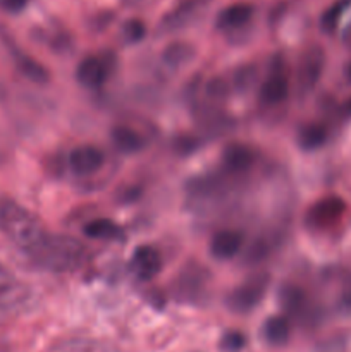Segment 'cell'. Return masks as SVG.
<instances>
[{
  "label": "cell",
  "instance_id": "cell-15",
  "mask_svg": "<svg viewBox=\"0 0 351 352\" xmlns=\"http://www.w3.org/2000/svg\"><path fill=\"white\" fill-rule=\"evenodd\" d=\"M255 7L248 2H236L231 3V6L224 7L219 14H217L215 19V28L220 31H231L241 30V28L248 26L250 21L253 19Z\"/></svg>",
  "mask_w": 351,
  "mask_h": 352
},
{
  "label": "cell",
  "instance_id": "cell-21",
  "mask_svg": "<svg viewBox=\"0 0 351 352\" xmlns=\"http://www.w3.org/2000/svg\"><path fill=\"white\" fill-rule=\"evenodd\" d=\"M195 47L188 41H172L162 52V62L171 69H179L193 60Z\"/></svg>",
  "mask_w": 351,
  "mask_h": 352
},
{
  "label": "cell",
  "instance_id": "cell-25",
  "mask_svg": "<svg viewBox=\"0 0 351 352\" xmlns=\"http://www.w3.org/2000/svg\"><path fill=\"white\" fill-rule=\"evenodd\" d=\"M120 36H123L124 43L127 45L140 43L147 36V24L141 19H138V17H129L120 26Z\"/></svg>",
  "mask_w": 351,
  "mask_h": 352
},
{
  "label": "cell",
  "instance_id": "cell-20",
  "mask_svg": "<svg viewBox=\"0 0 351 352\" xmlns=\"http://www.w3.org/2000/svg\"><path fill=\"white\" fill-rule=\"evenodd\" d=\"M262 336L265 342L272 347H282L288 344L289 336H291V323L286 315L270 316L265 320L262 327Z\"/></svg>",
  "mask_w": 351,
  "mask_h": 352
},
{
  "label": "cell",
  "instance_id": "cell-2",
  "mask_svg": "<svg viewBox=\"0 0 351 352\" xmlns=\"http://www.w3.org/2000/svg\"><path fill=\"white\" fill-rule=\"evenodd\" d=\"M0 234L26 253L47 234V230L34 213L14 199L0 196Z\"/></svg>",
  "mask_w": 351,
  "mask_h": 352
},
{
  "label": "cell",
  "instance_id": "cell-13",
  "mask_svg": "<svg viewBox=\"0 0 351 352\" xmlns=\"http://www.w3.org/2000/svg\"><path fill=\"white\" fill-rule=\"evenodd\" d=\"M129 268L134 277L141 282H148L162 270L160 251L148 244H141L133 251L129 260Z\"/></svg>",
  "mask_w": 351,
  "mask_h": 352
},
{
  "label": "cell",
  "instance_id": "cell-24",
  "mask_svg": "<svg viewBox=\"0 0 351 352\" xmlns=\"http://www.w3.org/2000/svg\"><path fill=\"white\" fill-rule=\"evenodd\" d=\"M350 6L351 0H336V2L322 14V17H320V26H322V30L326 31V33H332L337 28V24H339L343 14L346 12V9Z\"/></svg>",
  "mask_w": 351,
  "mask_h": 352
},
{
  "label": "cell",
  "instance_id": "cell-27",
  "mask_svg": "<svg viewBox=\"0 0 351 352\" xmlns=\"http://www.w3.org/2000/svg\"><path fill=\"white\" fill-rule=\"evenodd\" d=\"M244 346H246V337L241 332H237V330L226 332L219 342V347L222 352H240L244 349Z\"/></svg>",
  "mask_w": 351,
  "mask_h": 352
},
{
  "label": "cell",
  "instance_id": "cell-11",
  "mask_svg": "<svg viewBox=\"0 0 351 352\" xmlns=\"http://www.w3.org/2000/svg\"><path fill=\"white\" fill-rule=\"evenodd\" d=\"M31 292L23 282L17 280L16 275L0 265V309L2 311H16L30 302Z\"/></svg>",
  "mask_w": 351,
  "mask_h": 352
},
{
  "label": "cell",
  "instance_id": "cell-34",
  "mask_svg": "<svg viewBox=\"0 0 351 352\" xmlns=\"http://www.w3.org/2000/svg\"><path fill=\"white\" fill-rule=\"evenodd\" d=\"M350 109H351V102H350Z\"/></svg>",
  "mask_w": 351,
  "mask_h": 352
},
{
  "label": "cell",
  "instance_id": "cell-19",
  "mask_svg": "<svg viewBox=\"0 0 351 352\" xmlns=\"http://www.w3.org/2000/svg\"><path fill=\"white\" fill-rule=\"evenodd\" d=\"M110 141L116 146L117 151L123 155H134L140 153L145 148L147 141L138 133L136 129L129 126H116L110 131Z\"/></svg>",
  "mask_w": 351,
  "mask_h": 352
},
{
  "label": "cell",
  "instance_id": "cell-32",
  "mask_svg": "<svg viewBox=\"0 0 351 352\" xmlns=\"http://www.w3.org/2000/svg\"><path fill=\"white\" fill-rule=\"evenodd\" d=\"M337 306H339L341 313H344V315H351V282L343 289V292H341Z\"/></svg>",
  "mask_w": 351,
  "mask_h": 352
},
{
  "label": "cell",
  "instance_id": "cell-18",
  "mask_svg": "<svg viewBox=\"0 0 351 352\" xmlns=\"http://www.w3.org/2000/svg\"><path fill=\"white\" fill-rule=\"evenodd\" d=\"M226 181L217 175H202V177H196L188 182V195L196 201L219 199L226 192Z\"/></svg>",
  "mask_w": 351,
  "mask_h": 352
},
{
  "label": "cell",
  "instance_id": "cell-8",
  "mask_svg": "<svg viewBox=\"0 0 351 352\" xmlns=\"http://www.w3.org/2000/svg\"><path fill=\"white\" fill-rule=\"evenodd\" d=\"M279 302H281L282 309H284L286 316H292V318L299 320L301 323L312 325L319 320V309L310 302V298L301 287L292 284L282 285L279 291Z\"/></svg>",
  "mask_w": 351,
  "mask_h": 352
},
{
  "label": "cell",
  "instance_id": "cell-4",
  "mask_svg": "<svg viewBox=\"0 0 351 352\" xmlns=\"http://www.w3.org/2000/svg\"><path fill=\"white\" fill-rule=\"evenodd\" d=\"M288 64L281 54L274 55L270 58L267 78L262 81L258 88V98L265 107H277L288 98L289 95V78H288Z\"/></svg>",
  "mask_w": 351,
  "mask_h": 352
},
{
  "label": "cell",
  "instance_id": "cell-33",
  "mask_svg": "<svg viewBox=\"0 0 351 352\" xmlns=\"http://www.w3.org/2000/svg\"><path fill=\"white\" fill-rule=\"evenodd\" d=\"M126 7H141L148 2V0H120Z\"/></svg>",
  "mask_w": 351,
  "mask_h": 352
},
{
  "label": "cell",
  "instance_id": "cell-5",
  "mask_svg": "<svg viewBox=\"0 0 351 352\" xmlns=\"http://www.w3.org/2000/svg\"><path fill=\"white\" fill-rule=\"evenodd\" d=\"M210 274L205 267L189 261L174 282V296L181 302H198L205 298Z\"/></svg>",
  "mask_w": 351,
  "mask_h": 352
},
{
  "label": "cell",
  "instance_id": "cell-1",
  "mask_svg": "<svg viewBox=\"0 0 351 352\" xmlns=\"http://www.w3.org/2000/svg\"><path fill=\"white\" fill-rule=\"evenodd\" d=\"M26 256L43 270L64 274L81 267L86 260V248L76 237L47 232L26 251Z\"/></svg>",
  "mask_w": 351,
  "mask_h": 352
},
{
  "label": "cell",
  "instance_id": "cell-14",
  "mask_svg": "<svg viewBox=\"0 0 351 352\" xmlns=\"http://www.w3.org/2000/svg\"><path fill=\"white\" fill-rule=\"evenodd\" d=\"M258 153L255 148L244 143H229L222 151V165L226 174L237 177L243 175L257 164Z\"/></svg>",
  "mask_w": 351,
  "mask_h": 352
},
{
  "label": "cell",
  "instance_id": "cell-10",
  "mask_svg": "<svg viewBox=\"0 0 351 352\" xmlns=\"http://www.w3.org/2000/svg\"><path fill=\"white\" fill-rule=\"evenodd\" d=\"M323 65H326V54L319 45H312L303 52L298 64V89L301 95H308L315 89L323 72Z\"/></svg>",
  "mask_w": 351,
  "mask_h": 352
},
{
  "label": "cell",
  "instance_id": "cell-22",
  "mask_svg": "<svg viewBox=\"0 0 351 352\" xmlns=\"http://www.w3.org/2000/svg\"><path fill=\"white\" fill-rule=\"evenodd\" d=\"M83 232L89 239H98V241H117L123 237V229L117 226L116 222L109 219H95L89 220L85 227Z\"/></svg>",
  "mask_w": 351,
  "mask_h": 352
},
{
  "label": "cell",
  "instance_id": "cell-7",
  "mask_svg": "<svg viewBox=\"0 0 351 352\" xmlns=\"http://www.w3.org/2000/svg\"><path fill=\"white\" fill-rule=\"evenodd\" d=\"M116 69L112 52L103 55H88L76 67V81L88 89H100Z\"/></svg>",
  "mask_w": 351,
  "mask_h": 352
},
{
  "label": "cell",
  "instance_id": "cell-26",
  "mask_svg": "<svg viewBox=\"0 0 351 352\" xmlns=\"http://www.w3.org/2000/svg\"><path fill=\"white\" fill-rule=\"evenodd\" d=\"M258 72L257 67L251 64L241 65L240 69H236L233 74V86L237 89V91H244L246 93L248 89H251L257 82Z\"/></svg>",
  "mask_w": 351,
  "mask_h": 352
},
{
  "label": "cell",
  "instance_id": "cell-16",
  "mask_svg": "<svg viewBox=\"0 0 351 352\" xmlns=\"http://www.w3.org/2000/svg\"><path fill=\"white\" fill-rule=\"evenodd\" d=\"M243 243L244 237L240 230H219L210 241V254L219 261H229L240 254Z\"/></svg>",
  "mask_w": 351,
  "mask_h": 352
},
{
  "label": "cell",
  "instance_id": "cell-17",
  "mask_svg": "<svg viewBox=\"0 0 351 352\" xmlns=\"http://www.w3.org/2000/svg\"><path fill=\"white\" fill-rule=\"evenodd\" d=\"M7 48H9L10 55H12V60L16 64L17 71L24 78L30 79L31 82H36V85H47L48 79H50V72L47 71V67L43 64H40L36 58H33L26 52L21 50L12 41H7Z\"/></svg>",
  "mask_w": 351,
  "mask_h": 352
},
{
  "label": "cell",
  "instance_id": "cell-28",
  "mask_svg": "<svg viewBox=\"0 0 351 352\" xmlns=\"http://www.w3.org/2000/svg\"><path fill=\"white\" fill-rule=\"evenodd\" d=\"M205 91H206V95L210 96V98L217 100V102H219V100L226 98L229 88H227V82L224 81V79L213 78V79H210V81H209Z\"/></svg>",
  "mask_w": 351,
  "mask_h": 352
},
{
  "label": "cell",
  "instance_id": "cell-29",
  "mask_svg": "<svg viewBox=\"0 0 351 352\" xmlns=\"http://www.w3.org/2000/svg\"><path fill=\"white\" fill-rule=\"evenodd\" d=\"M317 352H346V339L341 336L329 337L317 347Z\"/></svg>",
  "mask_w": 351,
  "mask_h": 352
},
{
  "label": "cell",
  "instance_id": "cell-12",
  "mask_svg": "<svg viewBox=\"0 0 351 352\" xmlns=\"http://www.w3.org/2000/svg\"><path fill=\"white\" fill-rule=\"evenodd\" d=\"M67 165L72 174L78 177H89L105 165V155L100 148L81 144V146L72 148L67 157Z\"/></svg>",
  "mask_w": 351,
  "mask_h": 352
},
{
  "label": "cell",
  "instance_id": "cell-30",
  "mask_svg": "<svg viewBox=\"0 0 351 352\" xmlns=\"http://www.w3.org/2000/svg\"><path fill=\"white\" fill-rule=\"evenodd\" d=\"M265 254H267V244L264 241H255L248 250V260H250V263H257V261H262Z\"/></svg>",
  "mask_w": 351,
  "mask_h": 352
},
{
  "label": "cell",
  "instance_id": "cell-3",
  "mask_svg": "<svg viewBox=\"0 0 351 352\" xmlns=\"http://www.w3.org/2000/svg\"><path fill=\"white\" fill-rule=\"evenodd\" d=\"M268 284H270V278L267 274H257L246 278L226 296L227 309L237 315H246L253 311L264 299Z\"/></svg>",
  "mask_w": 351,
  "mask_h": 352
},
{
  "label": "cell",
  "instance_id": "cell-31",
  "mask_svg": "<svg viewBox=\"0 0 351 352\" xmlns=\"http://www.w3.org/2000/svg\"><path fill=\"white\" fill-rule=\"evenodd\" d=\"M28 0H0V9L9 14H19L26 9Z\"/></svg>",
  "mask_w": 351,
  "mask_h": 352
},
{
  "label": "cell",
  "instance_id": "cell-9",
  "mask_svg": "<svg viewBox=\"0 0 351 352\" xmlns=\"http://www.w3.org/2000/svg\"><path fill=\"white\" fill-rule=\"evenodd\" d=\"M344 213H346V201L341 196L330 195L310 206L305 215V222L312 230H326L336 226Z\"/></svg>",
  "mask_w": 351,
  "mask_h": 352
},
{
  "label": "cell",
  "instance_id": "cell-23",
  "mask_svg": "<svg viewBox=\"0 0 351 352\" xmlns=\"http://www.w3.org/2000/svg\"><path fill=\"white\" fill-rule=\"evenodd\" d=\"M327 141L326 127L320 124H305L298 131V146L303 151H315Z\"/></svg>",
  "mask_w": 351,
  "mask_h": 352
},
{
  "label": "cell",
  "instance_id": "cell-6",
  "mask_svg": "<svg viewBox=\"0 0 351 352\" xmlns=\"http://www.w3.org/2000/svg\"><path fill=\"white\" fill-rule=\"evenodd\" d=\"M210 3H212V0H179L162 17L160 24H158V31L164 34H171L191 26L206 12Z\"/></svg>",
  "mask_w": 351,
  "mask_h": 352
}]
</instances>
